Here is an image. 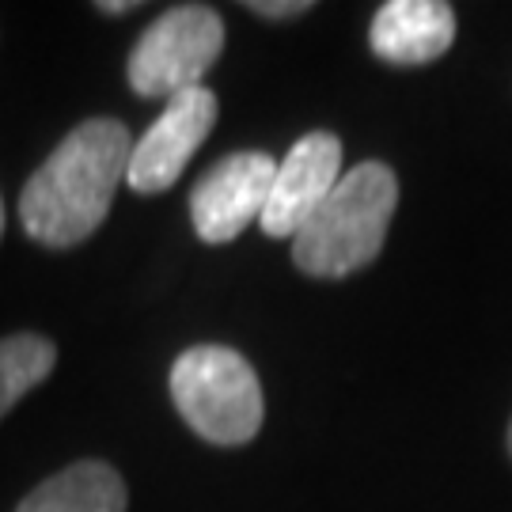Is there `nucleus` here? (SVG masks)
Here are the masks:
<instances>
[{
  "mask_svg": "<svg viewBox=\"0 0 512 512\" xmlns=\"http://www.w3.org/2000/svg\"><path fill=\"white\" fill-rule=\"evenodd\" d=\"M342 179V141L327 129H311L304 133L289 156L277 164L270 198L262 209V232L270 239L296 236L308 217L327 202V194Z\"/></svg>",
  "mask_w": 512,
  "mask_h": 512,
  "instance_id": "0eeeda50",
  "label": "nucleus"
},
{
  "mask_svg": "<svg viewBox=\"0 0 512 512\" xmlns=\"http://www.w3.org/2000/svg\"><path fill=\"white\" fill-rule=\"evenodd\" d=\"M129 494L122 475L103 459H80L38 482L16 512H126Z\"/></svg>",
  "mask_w": 512,
  "mask_h": 512,
  "instance_id": "1a4fd4ad",
  "label": "nucleus"
},
{
  "mask_svg": "<svg viewBox=\"0 0 512 512\" xmlns=\"http://www.w3.org/2000/svg\"><path fill=\"white\" fill-rule=\"evenodd\" d=\"M133 8H137V0H114V4L103 0V4H99L103 16H122V12H133Z\"/></svg>",
  "mask_w": 512,
  "mask_h": 512,
  "instance_id": "f8f14e48",
  "label": "nucleus"
},
{
  "mask_svg": "<svg viewBox=\"0 0 512 512\" xmlns=\"http://www.w3.org/2000/svg\"><path fill=\"white\" fill-rule=\"evenodd\" d=\"M277 175V160L270 152L243 148L205 171L190 190V220L205 243H232L262 217L270 186Z\"/></svg>",
  "mask_w": 512,
  "mask_h": 512,
  "instance_id": "423d86ee",
  "label": "nucleus"
},
{
  "mask_svg": "<svg viewBox=\"0 0 512 512\" xmlns=\"http://www.w3.org/2000/svg\"><path fill=\"white\" fill-rule=\"evenodd\" d=\"M509 452H512V425H509Z\"/></svg>",
  "mask_w": 512,
  "mask_h": 512,
  "instance_id": "4468645a",
  "label": "nucleus"
},
{
  "mask_svg": "<svg viewBox=\"0 0 512 512\" xmlns=\"http://www.w3.org/2000/svg\"><path fill=\"white\" fill-rule=\"evenodd\" d=\"M0 236H4V202H0Z\"/></svg>",
  "mask_w": 512,
  "mask_h": 512,
  "instance_id": "ddd939ff",
  "label": "nucleus"
},
{
  "mask_svg": "<svg viewBox=\"0 0 512 512\" xmlns=\"http://www.w3.org/2000/svg\"><path fill=\"white\" fill-rule=\"evenodd\" d=\"M224 50V19L209 4H175L156 16L129 50L126 76L141 99H175L202 88Z\"/></svg>",
  "mask_w": 512,
  "mask_h": 512,
  "instance_id": "20e7f679",
  "label": "nucleus"
},
{
  "mask_svg": "<svg viewBox=\"0 0 512 512\" xmlns=\"http://www.w3.org/2000/svg\"><path fill=\"white\" fill-rule=\"evenodd\" d=\"M171 403L209 444L239 448L262 429V387L251 361L228 346H190L171 365Z\"/></svg>",
  "mask_w": 512,
  "mask_h": 512,
  "instance_id": "7ed1b4c3",
  "label": "nucleus"
},
{
  "mask_svg": "<svg viewBox=\"0 0 512 512\" xmlns=\"http://www.w3.org/2000/svg\"><path fill=\"white\" fill-rule=\"evenodd\" d=\"M452 42L456 12L444 0H387L368 27V46L387 65H429Z\"/></svg>",
  "mask_w": 512,
  "mask_h": 512,
  "instance_id": "6e6552de",
  "label": "nucleus"
},
{
  "mask_svg": "<svg viewBox=\"0 0 512 512\" xmlns=\"http://www.w3.org/2000/svg\"><path fill=\"white\" fill-rule=\"evenodd\" d=\"M247 8L262 19H293L311 12V0H251Z\"/></svg>",
  "mask_w": 512,
  "mask_h": 512,
  "instance_id": "9b49d317",
  "label": "nucleus"
},
{
  "mask_svg": "<svg viewBox=\"0 0 512 512\" xmlns=\"http://www.w3.org/2000/svg\"><path fill=\"white\" fill-rule=\"evenodd\" d=\"M217 95L209 88H190L167 99L160 118L145 129V137L133 145L126 167V183L137 194H164L179 183L190 156L217 126Z\"/></svg>",
  "mask_w": 512,
  "mask_h": 512,
  "instance_id": "39448f33",
  "label": "nucleus"
},
{
  "mask_svg": "<svg viewBox=\"0 0 512 512\" xmlns=\"http://www.w3.org/2000/svg\"><path fill=\"white\" fill-rule=\"evenodd\" d=\"M399 205V179L380 160L342 171L327 202L293 236V262L300 274L338 281L365 270L384 251L387 228Z\"/></svg>",
  "mask_w": 512,
  "mask_h": 512,
  "instance_id": "f03ea898",
  "label": "nucleus"
},
{
  "mask_svg": "<svg viewBox=\"0 0 512 512\" xmlns=\"http://www.w3.org/2000/svg\"><path fill=\"white\" fill-rule=\"evenodd\" d=\"M57 365V346L42 334H8L0 338V418L35 391Z\"/></svg>",
  "mask_w": 512,
  "mask_h": 512,
  "instance_id": "9d476101",
  "label": "nucleus"
},
{
  "mask_svg": "<svg viewBox=\"0 0 512 512\" xmlns=\"http://www.w3.org/2000/svg\"><path fill=\"white\" fill-rule=\"evenodd\" d=\"M129 152V129L118 118H88L69 129L19 194L23 232L54 251L84 243L107 220Z\"/></svg>",
  "mask_w": 512,
  "mask_h": 512,
  "instance_id": "f257e3e1",
  "label": "nucleus"
}]
</instances>
